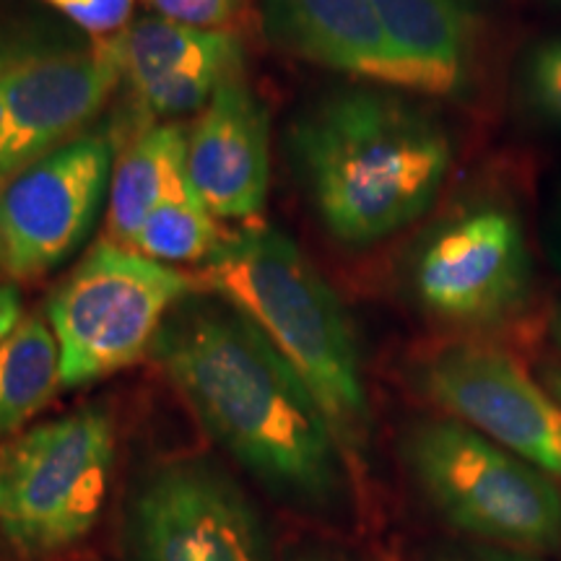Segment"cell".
<instances>
[{
  "label": "cell",
  "instance_id": "29",
  "mask_svg": "<svg viewBox=\"0 0 561 561\" xmlns=\"http://www.w3.org/2000/svg\"><path fill=\"white\" fill-rule=\"evenodd\" d=\"M551 339L561 351V305L557 307V312H553V318H551Z\"/></svg>",
  "mask_w": 561,
  "mask_h": 561
},
{
  "label": "cell",
  "instance_id": "28",
  "mask_svg": "<svg viewBox=\"0 0 561 561\" xmlns=\"http://www.w3.org/2000/svg\"><path fill=\"white\" fill-rule=\"evenodd\" d=\"M289 561H343L339 557H333V553L322 551V549H305L299 553H294Z\"/></svg>",
  "mask_w": 561,
  "mask_h": 561
},
{
  "label": "cell",
  "instance_id": "5",
  "mask_svg": "<svg viewBox=\"0 0 561 561\" xmlns=\"http://www.w3.org/2000/svg\"><path fill=\"white\" fill-rule=\"evenodd\" d=\"M115 468V424L100 405L0 445V533L24 561L73 549L100 523Z\"/></svg>",
  "mask_w": 561,
  "mask_h": 561
},
{
  "label": "cell",
  "instance_id": "14",
  "mask_svg": "<svg viewBox=\"0 0 561 561\" xmlns=\"http://www.w3.org/2000/svg\"><path fill=\"white\" fill-rule=\"evenodd\" d=\"M411 91L453 96L471 81L479 24L466 0H371Z\"/></svg>",
  "mask_w": 561,
  "mask_h": 561
},
{
  "label": "cell",
  "instance_id": "19",
  "mask_svg": "<svg viewBox=\"0 0 561 561\" xmlns=\"http://www.w3.org/2000/svg\"><path fill=\"white\" fill-rule=\"evenodd\" d=\"M242 60H214L203 66L180 70V73L164 76V79L146 83L136 91H130L136 107L146 117H182L191 112H201L206 107L216 89L231 76H240Z\"/></svg>",
  "mask_w": 561,
  "mask_h": 561
},
{
  "label": "cell",
  "instance_id": "25",
  "mask_svg": "<svg viewBox=\"0 0 561 561\" xmlns=\"http://www.w3.org/2000/svg\"><path fill=\"white\" fill-rule=\"evenodd\" d=\"M549 252L553 265L561 271V185L557 187L549 210Z\"/></svg>",
  "mask_w": 561,
  "mask_h": 561
},
{
  "label": "cell",
  "instance_id": "23",
  "mask_svg": "<svg viewBox=\"0 0 561 561\" xmlns=\"http://www.w3.org/2000/svg\"><path fill=\"white\" fill-rule=\"evenodd\" d=\"M432 561H543V559L530 551H515V549H500V546L476 543V546H466V549H450L445 553H437Z\"/></svg>",
  "mask_w": 561,
  "mask_h": 561
},
{
  "label": "cell",
  "instance_id": "22",
  "mask_svg": "<svg viewBox=\"0 0 561 561\" xmlns=\"http://www.w3.org/2000/svg\"><path fill=\"white\" fill-rule=\"evenodd\" d=\"M153 16L195 26V30L224 32L248 5V0H144Z\"/></svg>",
  "mask_w": 561,
  "mask_h": 561
},
{
  "label": "cell",
  "instance_id": "9",
  "mask_svg": "<svg viewBox=\"0 0 561 561\" xmlns=\"http://www.w3.org/2000/svg\"><path fill=\"white\" fill-rule=\"evenodd\" d=\"M115 144L89 130L0 185V271L13 280L66 263L94 227L110 193Z\"/></svg>",
  "mask_w": 561,
  "mask_h": 561
},
{
  "label": "cell",
  "instance_id": "4",
  "mask_svg": "<svg viewBox=\"0 0 561 561\" xmlns=\"http://www.w3.org/2000/svg\"><path fill=\"white\" fill-rule=\"evenodd\" d=\"M403 460L442 520L479 543L543 553L561 546L553 476L455 419L413 424Z\"/></svg>",
  "mask_w": 561,
  "mask_h": 561
},
{
  "label": "cell",
  "instance_id": "8",
  "mask_svg": "<svg viewBox=\"0 0 561 561\" xmlns=\"http://www.w3.org/2000/svg\"><path fill=\"white\" fill-rule=\"evenodd\" d=\"M121 81V60L110 37L68 45L42 34L0 32L9 178L83 136Z\"/></svg>",
  "mask_w": 561,
  "mask_h": 561
},
{
  "label": "cell",
  "instance_id": "12",
  "mask_svg": "<svg viewBox=\"0 0 561 561\" xmlns=\"http://www.w3.org/2000/svg\"><path fill=\"white\" fill-rule=\"evenodd\" d=\"M187 180L219 221H250L271 187V123L242 76L216 89L187 130Z\"/></svg>",
  "mask_w": 561,
  "mask_h": 561
},
{
  "label": "cell",
  "instance_id": "1",
  "mask_svg": "<svg viewBox=\"0 0 561 561\" xmlns=\"http://www.w3.org/2000/svg\"><path fill=\"white\" fill-rule=\"evenodd\" d=\"M167 380L203 430L278 500L328 510L343 458L331 421L268 339L219 297H185L153 343Z\"/></svg>",
  "mask_w": 561,
  "mask_h": 561
},
{
  "label": "cell",
  "instance_id": "16",
  "mask_svg": "<svg viewBox=\"0 0 561 561\" xmlns=\"http://www.w3.org/2000/svg\"><path fill=\"white\" fill-rule=\"evenodd\" d=\"M121 60L123 81L130 91L146 83L203 66L214 60H244L242 42L231 32L195 30L161 16L133 19L123 32L110 37Z\"/></svg>",
  "mask_w": 561,
  "mask_h": 561
},
{
  "label": "cell",
  "instance_id": "2",
  "mask_svg": "<svg viewBox=\"0 0 561 561\" xmlns=\"http://www.w3.org/2000/svg\"><path fill=\"white\" fill-rule=\"evenodd\" d=\"M289 149L322 227L354 248L416 221L453 164L445 128L385 87L339 89L307 104Z\"/></svg>",
  "mask_w": 561,
  "mask_h": 561
},
{
  "label": "cell",
  "instance_id": "26",
  "mask_svg": "<svg viewBox=\"0 0 561 561\" xmlns=\"http://www.w3.org/2000/svg\"><path fill=\"white\" fill-rule=\"evenodd\" d=\"M9 178V117H5L3 89H0V185Z\"/></svg>",
  "mask_w": 561,
  "mask_h": 561
},
{
  "label": "cell",
  "instance_id": "20",
  "mask_svg": "<svg viewBox=\"0 0 561 561\" xmlns=\"http://www.w3.org/2000/svg\"><path fill=\"white\" fill-rule=\"evenodd\" d=\"M523 83L538 115L561 128V39L543 42L530 53Z\"/></svg>",
  "mask_w": 561,
  "mask_h": 561
},
{
  "label": "cell",
  "instance_id": "27",
  "mask_svg": "<svg viewBox=\"0 0 561 561\" xmlns=\"http://www.w3.org/2000/svg\"><path fill=\"white\" fill-rule=\"evenodd\" d=\"M543 385L553 398L561 403V367L559 364H546L543 367Z\"/></svg>",
  "mask_w": 561,
  "mask_h": 561
},
{
  "label": "cell",
  "instance_id": "6",
  "mask_svg": "<svg viewBox=\"0 0 561 561\" xmlns=\"http://www.w3.org/2000/svg\"><path fill=\"white\" fill-rule=\"evenodd\" d=\"M191 294L187 273L123 244H96L45 305L62 388L104 380L151 354L164 320Z\"/></svg>",
  "mask_w": 561,
  "mask_h": 561
},
{
  "label": "cell",
  "instance_id": "11",
  "mask_svg": "<svg viewBox=\"0 0 561 561\" xmlns=\"http://www.w3.org/2000/svg\"><path fill=\"white\" fill-rule=\"evenodd\" d=\"M413 291L426 312L455 325H491L530 294L523 224L504 208H476L432 234L413 265Z\"/></svg>",
  "mask_w": 561,
  "mask_h": 561
},
{
  "label": "cell",
  "instance_id": "15",
  "mask_svg": "<svg viewBox=\"0 0 561 561\" xmlns=\"http://www.w3.org/2000/svg\"><path fill=\"white\" fill-rule=\"evenodd\" d=\"M187 130L180 123H153L117 159L107 193V234L128 248L140 224L167 195L191 185Z\"/></svg>",
  "mask_w": 561,
  "mask_h": 561
},
{
  "label": "cell",
  "instance_id": "13",
  "mask_svg": "<svg viewBox=\"0 0 561 561\" xmlns=\"http://www.w3.org/2000/svg\"><path fill=\"white\" fill-rule=\"evenodd\" d=\"M263 32L273 47L312 66L411 91L371 0H263Z\"/></svg>",
  "mask_w": 561,
  "mask_h": 561
},
{
  "label": "cell",
  "instance_id": "7",
  "mask_svg": "<svg viewBox=\"0 0 561 561\" xmlns=\"http://www.w3.org/2000/svg\"><path fill=\"white\" fill-rule=\"evenodd\" d=\"M125 538L133 561H273L255 504L203 458L167 460L138 481Z\"/></svg>",
  "mask_w": 561,
  "mask_h": 561
},
{
  "label": "cell",
  "instance_id": "10",
  "mask_svg": "<svg viewBox=\"0 0 561 561\" xmlns=\"http://www.w3.org/2000/svg\"><path fill=\"white\" fill-rule=\"evenodd\" d=\"M419 385L455 421L561 479V403L507 351L442 346L421 364Z\"/></svg>",
  "mask_w": 561,
  "mask_h": 561
},
{
  "label": "cell",
  "instance_id": "3",
  "mask_svg": "<svg viewBox=\"0 0 561 561\" xmlns=\"http://www.w3.org/2000/svg\"><path fill=\"white\" fill-rule=\"evenodd\" d=\"M203 289L227 301L297 369L331 421L346 462L364 458L371 430L354 328L339 294L291 237L248 227L203 263Z\"/></svg>",
  "mask_w": 561,
  "mask_h": 561
},
{
  "label": "cell",
  "instance_id": "18",
  "mask_svg": "<svg viewBox=\"0 0 561 561\" xmlns=\"http://www.w3.org/2000/svg\"><path fill=\"white\" fill-rule=\"evenodd\" d=\"M224 240L227 231L219 227V219L195 195L193 185H187L167 195L146 216L128 250L164 265L206 263Z\"/></svg>",
  "mask_w": 561,
  "mask_h": 561
},
{
  "label": "cell",
  "instance_id": "17",
  "mask_svg": "<svg viewBox=\"0 0 561 561\" xmlns=\"http://www.w3.org/2000/svg\"><path fill=\"white\" fill-rule=\"evenodd\" d=\"M62 388L60 348L45 314H24L0 343V445L24 426Z\"/></svg>",
  "mask_w": 561,
  "mask_h": 561
},
{
  "label": "cell",
  "instance_id": "21",
  "mask_svg": "<svg viewBox=\"0 0 561 561\" xmlns=\"http://www.w3.org/2000/svg\"><path fill=\"white\" fill-rule=\"evenodd\" d=\"M50 9L68 16L96 39L115 37L133 21L136 0H45Z\"/></svg>",
  "mask_w": 561,
  "mask_h": 561
},
{
  "label": "cell",
  "instance_id": "24",
  "mask_svg": "<svg viewBox=\"0 0 561 561\" xmlns=\"http://www.w3.org/2000/svg\"><path fill=\"white\" fill-rule=\"evenodd\" d=\"M24 318V307H21V294L13 284H0V343L13 333Z\"/></svg>",
  "mask_w": 561,
  "mask_h": 561
}]
</instances>
